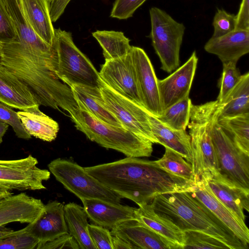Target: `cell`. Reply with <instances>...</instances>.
<instances>
[{
  "instance_id": "1",
  "label": "cell",
  "mask_w": 249,
  "mask_h": 249,
  "mask_svg": "<svg viewBox=\"0 0 249 249\" xmlns=\"http://www.w3.org/2000/svg\"><path fill=\"white\" fill-rule=\"evenodd\" d=\"M103 184L138 206L151 204L158 195L184 190L193 182L171 174L154 161L137 157L84 167Z\"/></svg>"
},
{
  "instance_id": "2",
  "label": "cell",
  "mask_w": 249,
  "mask_h": 249,
  "mask_svg": "<svg viewBox=\"0 0 249 249\" xmlns=\"http://www.w3.org/2000/svg\"><path fill=\"white\" fill-rule=\"evenodd\" d=\"M189 187L157 196L151 203L154 211L183 231L203 232L223 242L230 249L248 248Z\"/></svg>"
},
{
  "instance_id": "3",
  "label": "cell",
  "mask_w": 249,
  "mask_h": 249,
  "mask_svg": "<svg viewBox=\"0 0 249 249\" xmlns=\"http://www.w3.org/2000/svg\"><path fill=\"white\" fill-rule=\"evenodd\" d=\"M78 107L69 112L76 129L90 141L107 149L120 152L126 157H149L153 152V143L123 126L102 122L93 115L79 100Z\"/></svg>"
},
{
  "instance_id": "4",
  "label": "cell",
  "mask_w": 249,
  "mask_h": 249,
  "mask_svg": "<svg viewBox=\"0 0 249 249\" xmlns=\"http://www.w3.org/2000/svg\"><path fill=\"white\" fill-rule=\"evenodd\" d=\"M217 100L191 107L188 125L192 153L194 182L204 177L219 173L215 152L210 134L212 119L216 112Z\"/></svg>"
},
{
  "instance_id": "5",
  "label": "cell",
  "mask_w": 249,
  "mask_h": 249,
  "mask_svg": "<svg viewBox=\"0 0 249 249\" xmlns=\"http://www.w3.org/2000/svg\"><path fill=\"white\" fill-rule=\"evenodd\" d=\"M56 76L69 87L81 85L100 88L104 82L90 60L76 47L71 33L54 29Z\"/></svg>"
},
{
  "instance_id": "6",
  "label": "cell",
  "mask_w": 249,
  "mask_h": 249,
  "mask_svg": "<svg viewBox=\"0 0 249 249\" xmlns=\"http://www.w3.org/2000/svg\"><path fill=\"white\" fill-rule=\"evenodd\" d=\"M149 14L152 45L160 61L161 69L171 73L180 63L179 52L185 27L158 7H151Z\"/></svg>"
},
{
  "instance_id": "7",
  "label": "cell",
  "mask_w": 249,
  "mask_h": 249,
  "mask_svg": "<svg viewBox=\"0 0 249 249\" xmlns=\"http://www.w3.org/2000/svg\"><path fill=\"white\" fill-rule=\"evenodd\" d=\"M48 167L56 179L81 200L96 198L111 203L120 204L121 196L73 161L58 158L51 161Z\"/></svg>"
},
{
  "instance_id": "8",
  "label": "cell",
  "mask_w": 249,
  "mask_h": 249,
  "mask_svg": "<svg viewBox=\"0 0 249 249\" xmlns=\"http://www.w3.org/2000/svg\"><path fill=\"white\" fill-rule=\"evenodd\" d=\"M218 108L210 125L219 173L237 186L249 190V155L240 150L217 123Z\"/></svg>"
},
{
  "instance_id": "9",
  "label": "cell",
  "mask_w": 249,
  "mask_h": 249,
  "mask_svg": "<svg viewBox=\"0 0 249 249\" xmlns=\"http://www.w3.org/2000/svg\"><path fill=\"white\" fill-rule=\"evenodd\" d=\"M105 106L122 126L153 143H158L148 120V111L143 107L121 95L104 82L100 88Z\"/></svg>"
},
{
  "instance_id": "10",
  "label": "cell",
  "mask_w": 249,
  "mask_h": 249,
  "mask_svg": "<svg viewBox=\"0 0 249 249\" xmlns=\"http://www.w3.org/2000/svg\"><path fill=\"white\" fill-rule=\"evenodd\" d=\"M37 159L29 155L17 160H0V187L12 191L46 189L43 181L51 172L37 166Z\"/></svg>"
},
{
  "instance_id": "11",
  "label": "cell",
  "mask_w": 249,
  "mask_h": 249,
  "mask_svg": "<svg viewBox=\"0 0 249 249\" xmlns=\"http://www.w3.org/2000/svg\"><path fill=\"white\" fill-rule=\"evenodd\" d=\"M99 73L108 87L143 107L136 71L129 52L123 57L105 60Z\"/></svg>"
},
{
  "instance_id": "12",
  "label": "cell",
  "mask_w": 249,
  "mask_h": 249,
  "mask_svg": "<svg viewBox=\"0 0 249 249\" xmlns=\"http://www.w3.org/2000/svg\"><path fill=\"white\" fill-rule=\"evenodd\" d=\"M129 53L135 67L143 107L151 114L158 117L161 114L162 110L160 99L158 78L153 65L142 49L131 46Z\"/></svg>"
},
{
  "instance_id": "13",
  "label": "cell",
  "mask_w": 249,
  "mask_h": 249,
  "mask_svg": "<svg viewBox=\"0 0 249 249\" xmlns=\"http://www.w3.org/2000/svg\"><path fill=\"white\" fill-rule=\"evenodd\" d=\"M198 62L196 51L188 60L165 78L158 79L160 99L162 111L188 97Z\"/></svg>"
},
{
  "instance_id": "14",
  "label": "cell",
  "mask_w": 249,
  "mask_h": 249,
  "mask_svg": "<svg viewBox=\"0 0 249 249\" xmlns=\"http://www.w3.org/2000/svg\"><path fill=\"white\" fill-rule=\"evenodd\" d=\"M200 179L240 222L246 226L244 210L249 211V190L237 186L219 173L207 176Z\"/></svg>"
},
{
  "instance_id": "15",
  "label": "cell",
  "mask_w": 249,
  "mask_h": 249,
  "mask_svg": "<svg viewBox=\"0 0 249 249\" xmlns=\"http://www.w3.org/2000/svg\"><path fill=\"white\" fill-rule=\"evenodd\" d=\"M24 229L38 241V244L68 233L63 204L56 200L48 202L37 218Z\"/></svg>"
},
{
  "instance_id": "16",
  "label": "cell",
  "mask_w": 249,
  "mask_h": 249,
  "mask_svg": "<svg viewBox=\"0 0 249 249\" xmlns=\"http://www.w3.org/2000/svg\"><path fill=\"white\" fill-rule=\"evenodd\" d=\"M44 206L41 199L25 193L7 196L0 201V227L12 222L32 223Z\"/></svg>"
},
{
  "instance_id": "17",
  "label": "cell",
  "mask_w": 249,
  "mask_h": 249,
  "mask_svg": "<svg viewBox=\"0 0 249 249\" xmlns=\"http://www.w3.org/2000/svg\"><path fill=\"white\" fill-rule=\"evenodd\" d=\"M88 218L94 223L111 229L125 221L136 220V208L99 199L81 200Z\"/></svg>"
},
{
  "instance_id": "18",
  "label": "cell",
  "mask_w": 249,
  "mask_h": 249,
  "mask_svg": "<svg viewBox=\"0 0 249 249\" xmlns=\"http://www.w3.org/2000/svg\"><path fill=\"white\" fill-rule=\"evenodd\" d=\"M112 235L118 236L136 249H179L178 247L136 220L124 221L111 229Z\"/></svg>"
},
{
  "instance_id": "19",
  "label": "cell",
  "mask_w": 249,
  "mask_h": 249,
  "mask_svg": "<svg viewBox=\"0 0 249 249\" xmlns=\"http://www.w3.org/2000/svg\"><path fill=\"white\" fill-rule=\"evenodd\" d=\"M191 192L212 212L248 248L249 230L208 189L201 180L194 182L189 187Z\"/></svg>"
},
{
  "instance_id": "20",
  "label": "cell",
  "mask_w": 249,
  "mask_h": 249,
  "mask_svg": "<svg viewBox=\"0 0 249 249\" xmlns=\"http://www.w3.org/2000/svg\"><path fill=\"white\" fill-rule=\"evenodd\" d=\"M204 50L217 55L222 63H237L249 52V31L234 30L223 36L211 37L205 44Z\"/></svg>"
},
{
  "instance_id": "21",
  "label": "cell",
  "mask_w": 249,
  "mask_h": 249,
  "mask_svg": "<svg viewBox=\"0 0 249 249\" xmlns=\"http://www.w3.org/2000/svg\"><path fill=\"white\" fill-rule=\"evenodd\" d=\"M0 102L20 110L39 106L29 88L1 64Z\"/></svg>"
},
{
  "instance_id": "22",
  "label": "cell",
  "mask_w": 249,
  "mask_h": 249,
  "mask_svg": "<svg viewBox=\"0 0 249 249\" xmlns=\"http://www.w3.org/2000/svg\"><path fill=\"white\" fill-rule=\"evenodd\" d=\"M139 206L135 210V217L139 223L176 245L179 249H183V231L157 213L151 204H144Z\"/></svg>"
},
{
  "instance_id": "23",
  "label": "cell",
  "mask_w": 249,
  "mask_h": 249,
  "mask_svg": "<svg viewBox=\"0 0 249 249\" xmlns=\"http://www.w3.org/2000/svg\"><path fill=\"white\" fill-rule=\"evenodd\" d=\"M26 19L36 34L45 42L53 46L54 28L45 0H18Z\"/></svg>"
},
{
  "instance_id": "24",
  "label": "cell",
  "mask_w": 249,
  "mask_h": 249,
  "mask_svg": "<svg viewBox=\"0 0 249 249\" xmlns=\"http://www.w3.org/2000/svg\"><path fill=\"white\" fill-rule=\"evenodd\" d=\"M148 120L152 131L158 143L177 152L192 164L191 138L186 130H176L170 128L149 112Z\"/></svg>"
},
{
  "instance_id": "25",
  "label": "cell",
  "mask_w": 249,
  "mask_h": 249,
  "mask_svg": "<svg viewBox=\"0 0 249 249\" xmlns=\"http://www.w3.org/2000/svg\"><path fill=\"white\" fill-rule=\"evenodd\" d=\"M21 123L29 135L51 142L57 137L58 124L39 109V106L17 112Z\"/></svg>"
},
{
  "instance_id": "26",
  "label": "cell",
  "mask_w": 249,
  "mask_h": 249,
  "mask_svg": "<svg viewBox=\"0 0 249 249\" xmlns=\"http://www.w3.org/2000/svg\"><path fill=\"white\" fill-rule=\"evenodd\" d=\"M75 99L80 101L97 118L115 126H123L105 104L100 88L74 85L70 87Z\"/></svg>"
},
{
  "instance_id": "27",
  "label": "cell",
  "mask_w": 249,
  "mask_h": 249,
  "mask_svg": "<svg viewBox=\"0 0 249 249\" xmlns=\"http://www.w3.org/2000/svg\"><path fill=\"white\" fill-rule=\"evenodd\" d=\"M64 210L69 233L75 239L80 249H97L89 233L88 217L83 207L70 202L64 205Z\"/></svg>"
},
{
  "instance_id": "28",
  "label": "cell",
  "mask_w": 249,
  "mask_h": 249,
  "mask_svg": "<svg viewBox=\"0 0 249 249\" xmlns=\"http://www.w3.org/2000/svg\"><path fill=\"white\" fill-rule=\"evenodd\" d=\"M249 113V72L242 75L239 82L225 101L219 103L218 117H231Z\"/></svg>"
},
{
  "instance_id": "29",
  "label": "cell",
  "mask_w": 249,
  "mask_h": 249,
  "mask_svg": "<svg viewBox=\"0 0 249 249\" xmlns=\"http://www.w3.org/2000/svg\"><path fill=\"white\" fill-rule=\"evenodd\" d=\"M103 50L105 60L123 57L130 51V40L120 31L97 30L92 33Z\"/></svg>"
},
{
  "instance_id": "30",
  "label": "cell",
  "mask_w": 249,
  "mask_h": 249,
  "mask_svg": "<svg viewBox=\"0 0 249 249\" xmlns=\"http://www.w3.org/2000/svg\"><path fill=\"white\" fill-rule=\"evenodd\" d=\"M216 122L237 148L249 155V113L217 118Z\"/></svg>"
},
{
  "instance_id": "31",
  "label": "cell",
  "mask_w": 249,
  "mask_h": 249,
  "mask_svg": "<svg viewBox=\"0 0 249 249\" xmlns=\"http://www.w3.org/2000/svg\"><path fill=\"white\" fill-rule=\"evenodd\" d=\"M191 99L186 97L162 111L157 117L164 125L176 130H186L190 121Z\"/></svg>"
},
{
  "instance_id": "32",
  "label": "cell",
  "mask_w": 249,
  "mask_h": 249,
  "mask_svg": "<svg viewBox=\"0 0 249 249\" xmlns=\"http://www.w3.org/2000/svg\"><path fill=\"white\" fill-rule=\"evenodd\" d=\"M163 156L154 162L161 169L186 180L194 181V174L192 164L184 159L178 153L165 147Z\"/></svg>"
},
{
  "instance_id": "33",
  "label": "cell",
  "mask_w": 249,
  "mask_h": 249,
  "mask_svg": "<svg viewBox=\"0 0 249 249\" xmlns=\"http://www.w3.org/2000/svg\"><path fill=\"white\" fill-rule=\"evenodd\" d=\"M183 249H229L223 242L198 231H186Z\"/></svg>"
},
{
  "instance_id": "34",
  "label": "cell",
  "mask_w": 249,
  "mask_h": 249,
  "mask_svg": "<svg viewBox=\"0 0 249 249\" xmlns=\"http://www.w3.org/2000/svg\"><path fill=\"white\" fill-rule=\"evenodd\" d=\"M222 64L223 71L219 82L220 91L216 100L219 104L225 101L242 76L236 67L237 63L229 62Z\"/></svg>"
},
{
  "instance_id": "35",
  "label": "cell",
  "mask_w": 249,
  "mask_h": 249,
  "mask_svg": "<svg viewBox=\"0 0 249 249\" xmlns=\"http://www.w3.org/2000/svg\"><path fill=\"white\" fill-rule=\"evenodd\" d=\"M38 244V241L24 228L14 235L0 239V249H35Z\"/></svg>"
},
{
  "instance_id": "36",
  "label": "cell",
  "mask_w": 249,
  "mask_h": 249,
  "mask_svg": "<svg viewBox=\"0 0 249 249\" xmlns=\"http://www.w3.org/2000/svg\"><path fill=\"white\" fill-rule=\"evenodd\" d=\"M20 41L15 26L2 0H0V44Z\"/></svg>"
},
{
  "instance_id": "37",
  "label": "cell",
  "mask_w": 249,
  "mask_h": 249,
  "mask_svg": "<svg viewBox=\"0 0 249 249\" xmlns=\"http://www.w3.org/2000/svg\"><path fill=\"white\" fill-rule=\"evenodd\" d=\"M213 33L212 37L225 35L235 30V17L223 9L217 8L213 21Z\"/></svg>"
},
{
  "instance_id": "38",
  "label": "cell",
  "mask_w": 249,
  "mask_h": 249,
  "mask_svg": "<svg viewBox=\"0 0 249 249\" xmlns=\"http://www.w3.org/2000/svg\"><path fill=\"white\" fill-rule=\"evenodd\" d=\"M0 120L11 125L18 138L28 140L31 136L23 127L17 112L12 107L0 102Z\"/></svg>"
},
{
  "instance_id": "39",
  "label": "cell",
  "mask_w": 249,
  "mask_h": 249,
  "mask_svg": "<svg viewBox=\"0 0 249 249\" xmlns=\"http://www.w3.org/2000/svg\"><path fill=\"white\" fill-rule=\"evenodd\" d=\"M89 236L97 249H113L112 235L108 229L96 224H89Z\"/></svg>"
},
{
  "instance_id": "40",
  "label": "cell",
  "mask_w": 249,
  "mask_h": 249,
  "mask_svg": "<svg viewBox=\"0 0 249 249\" xmlns=\"http://www.w3.org/2000/svg\"><path fill=\"white\" fill-rule=\"evenodd\" d=\"M146 0H115L110 13V17L119 19H126L131 17L136 10Z\"/></svg>"
},
{
  "instance_id": "41",
  "label": "cell",
  "mask_w": 249,
  "mask_h": 249,
  "mask_svg": "<svg viewBox=\"0 0 249 249\" xmlns=\"http://www.w3.org/2000/svg\"><path fill=\"white\" fill-rule=\"evenodd\" d=\"M80 249L75 239L69 233L51 241L38 244L36 249Z\"/></svg>"
},
{
  "instance_id": "42",
  "label": "cell",
  "mask_w": 249,
  "mask_h": 249,
  "mask_svg": "<svg viewBox=\"0 0 249 249\" xmlns=\"http://www.w3.org/2000/svg\"><path fill=\"white\" fill-rule=\"evenodd\" d=\"M235 17V30L249 31V0H242Z\"/></svg>"
},
{
  "instance_id": "43",
  "label": "cell",
  "mask_w": 249,
  "mask_h": 249,
  "mask_svg": "<svg viewBox=\"0 0 249 249\" xmlns=\"http://www.w3.org/2000/svg\"><path fill=\"white\" fill-rule=\"evenodd\" d=\"M48 4L52 22H55L61 16L71 0H45Z\"/></svg>"
},
{
  "instance_id": "44",
  "label": "cell",
  "mask_w": 249,
  "mask_h": 249,
  "mask_svg": "<svg viewBox=\"0 0 249 249\" xmlns=\"http://www.w3.org/2000/svg\"><path fill=\"white\" fill-rule=\"evenodd\" d=\"M112 245L113 249H136L131 244L116 235H112Z\"/></svg>"
},
{
  "instance_id": "45",
  "label": "cell",
  "mask_w": 249,
  "mask_h": 249,
  "mask_svg": "<svg viewBox=\"0 0 249 249\" xmlns=\"http://www.w3.org/2000/svg\"><path fill=\"white\" fill-rule=\"evenodd\" d=\"M19 230L14 231L4 226L0 227V239L14 235L18 232Z\"/></svg>"
},
{
  "instance_id": "46",
  "label": "cell",
  "mask_w": 249,
  "mask_h": 249,
  "mask_svg": "<svg viewBox=\"0 0 249 249\" xmlns=\"http://www.w3.org/2000/svg\"><path fill=\"white\" fill-rule=\"evenodd\" d=\"M9 124L0 120V143L2 142V138L9 128Z\"/></svg>"
},
{
  "instance_id": "47",
  "label": "cell",
  "mask_w": 249,
  "mask_h": 249,
  "mask_svg": "<svg viewBox=\"0 0 249 249\" xmlns=\"http://www.w3.org/2000/svg\"><path fill=\"white\" fill-rule=\"evenodd\" d=\"M13 194L12 191L0 187V198H4Z\"/></svg>"
},
{
  "instance_id": "48",
  "label": "cell",
  "mask_w": 249,
  "mask_h": 249,
  "mask_svg": "<svg viewBox=\"0 0 249 249\" xmlns=\"http://www.w3.org/2000/svg\"><path fill=\"white\" fill-rule=\"evenodd\" d=\"M1 51H0V65L1 64Z\"/></svg>"
},
{
  "instance_id": "49",
  "label": "cell",
  "mask_w": 249,
  "mask_h": 249,
  "mask_svg": "<svg viewBox=\"0 0 249 249\" xmlns=\"http://www.w3.org/2000/svg\"><path fill=\"white\" fill-rule=\"evenodd\" d=\"M5 198V197H4ZM3 198H0V201H1V200H2Z\"/></svg>"
}]
</instances>
